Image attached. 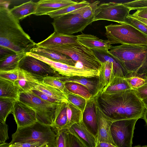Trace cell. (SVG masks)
I'll list each match as a JSON object with an SVG mask.
<instances>
[{"label":"cell","instance_id":"1","mask_svg":"<svg viewBox=\"0 0 147 147\" xmlns=\"http://www.w3.org/2000/svg\"><path fill=\"white\" fill-rule=\"evenodd\" d=\"M94 98L103 113L114 121L142 118L145 109L142 100L131 89L102 92Z\"/></svg>","mask_w":147,"mask_h":147},{"label":"cell","instance_id":"2","mask_svg":"<svg viewBox=\"0 0 147 147\" xmlns=\"http://www.w3.org/2000/svg\"><path fill=\"white\" fill-rule=\"evenodd\" d=\"M8 7L0 6V46L16 53L30 52L36 45Z\"/></svg>","mask_w":147,"mask_h":147},{"label":"cell","instance_id":"3","mask_svg":"<svg viewBox=\"0 0 147 147\" xmlns=\"http://www.w3.org/2000/svg\"><path fill=\"white\" fill-rule=\"evenodd\" d=\"M109 53L121 63L129 73L147 74V46L111 45Z\"/></svg>","mask_w":147,"mask_h":147},{"label":"cell","instance_id":"4","mask_svg":"<svg viewBox=\"0 0 147 147\" xmlns=\"http://www.w3.org/2000/svg\"><path fill=\"white\" fill-rule=\"evenodd\" d=\"M18 100L35 111L38 121L52 128L64 103L57 104L47 101L31 91L20 92Z\"/></svg>","mask_w":147,"mask_h":147},{"label":"cell","instance_id":"5","mask_svg":"<svg viewBox=\"0 0 147 147\" xmlns=\"http://www.w3.org/2000/svg\"><path fill=\"white\" fill-rule=\"evenodd\" d=\"M56 138L52 127L37 121L30 125L17 128L12 135L9 144L41 142L47 144L49 147H56Z\"/></svg>","mask_w":147,"mask_h":147},{"label":"cell","instance_id":"6","mask_svg":"<svg viewBox=\"0 0 147 147\" xmlns=\"http://www.w3.org/2000/svg\"><path fill=\"white\" fill-rule=\"evenodd\" d=\"M105 33L110 45L126 44L147 46V36L133 26L126 24L105 26Z\"/></svg>","mask_w":147,"mask_h":147},{"label":"cell","instance_id":"7","mask_svg":"<svg viewBox=\"0 0 147 147\" xmlns=\"http://www.w3.org/2000/svg\"><path fill=\"white\" fill-rule=\"evenodd\" d=\"M45 48L68 56L76 63H80L88 68L99 71L103 63L92 49L78 42L75 43Z\"/></svg>","mask_w":147,"mask_h":147},{"label":"cell","instance_id":"8","mask_svg":"<svg viewBox=\"0 0 147 147\" xmlns=\"http://www.w3.org/2000/svg\"><path fill=\"white\" fill-rule=\"evenodd\" d=\"M93 22V19L85 20L78 13H70L53 19L52 24L54 32L67 35L82 32Z\"/></svg>","mask_w":147,"mask_h":147},{"label":"cell","instance_id":"9","mask_svg":"<svg viewBox=\"0 0 147 147\" xmlns=\"http://www.w3.org/2000/svg\"><path fill=\"white\" fill-rule=\"evenodd\" d=\"M130 11L123 3H102L99 4L95 11L93 22L106 20L121 24L129 14Z\"/></svg>","mask_w":147,"mask_h":147},{"label":"cell","instance_id":"10","mask_svg":"<svg viewBox=\"0 0 147 147\" xmlns=\"http://www.w3.org/2000/svg\"><path fill=\"white\" fill-rule=\"evenodd\" d=\"M138 119L114 122L111 127L113 140L117 147H132L135 126Z\"/></svg>","mask_w":147,"mask_h":147},{"label":"cell","instance_id":"11","mask_svg":"<svg viewBox=\"0 0 147 147\" xmlns=\"http://www.w3.org/2000/svg\"><path fill=\"white\" fill-rule=\"evenodd\" d=\"M19 68L38 76L45 77L61 76L47 63L26 54L20 61Z\"/></svg>","mask_w":147,"mask_h":147},{"label":"cell","instance_id":"12","mask_svg":"<svg viewBox=\"0 0 147 147\" xmlns=\"http://www.w3.org/2000/svg\"><path fill=\"white\" fill-rule=\"evenodd\" d=\"M12 113L17 128L30 125L37 121L35 111L19 100L16 101Z\"/></svg>","mask_w":147,"mask_h":147},{"label":"cell","instance_id":"13","mask_svg":"<svg viewBox=\"0 0 147 147\" xmlns=\"http://www.w3.org/2000/svg\"><path fill=\"white\" fill-rule=\"evenodd\" d=\"M94 99L98 123L97 143L104 142L116 146L113 140L111 132V125L115 121L103 113Z\"/></svg>","mask_w":147,"mask_h":147},{"label":"cell","instance_id":"14","mask_svg":"<svg viewBox=\"0 0 147 147\" xmlns=\"http://www.w3.org/2000/svg\"><path fill=\"white\" fill-rule=\"evenodd\" d=\"M68 130L86 147H95L96 146V138L87 129L83 121L73 125Z\"/></svg>","mask_w":147,"mask_h":147},{"label":"cell","instance_id":"15","mask_svg":"<svg viewBox=\"0 0 147 147\" xmlns=\"http://www.w3.org/2000/svg\"><path fill=\"white\" fill-rule=\"evenodd\" d=\"M71 0H40L37 2L36 16L47 15L50 13L77 3Z\"/></svg>","mask_w":147,"mask_h":147},{"label":"cell","instance_id":"16","mask_svg":"<svg viewBox=\"0 0 147 147\" xmlns=\"http://www.w3.org/2000/svg\"><path fill=\"white\" fill-rule=\"evenodd\" d=\"M86 105L83 113L82 121L87 129L96 138L98 123L94 99L92 97L86 100Z\"/></svg>","mask_w":147,"mask_h":147},{"label":"cell","instance_id":"17","mask_svg":"<svg viewBox=\"0 0 147 147\" xmlns=\"http://www.w3.org/2000/svg\"><path fill=\"white\" fill-rule=\"evenodd\" d=\"M115 76L113 63L111 61L103 62L99 70L97 78L96 96L108 86Z\"/></svg>","mask_w":147,"mask_h":147},{"label":"cell","instance_id":"18","mask_svg":"<svg viewBox=\"0 0 147 147\" xmlns=\"http://www.w3.org/2000/svg\"><path fill=\"white\" fill-rule=\"evenodd\" d=\"M77 37L78 42L91 49L109 51L111 46L107 40L100 39L94 35L82 33Z\"/></svg>","mask_w":147,"mask_h":147},{"label":"cell","instance_id":"19","mask_svg":"<svg viewBox=\"0 0 147 147\" xmlns=\"http://www.w3.org/2000/svg\"><path fill=\"white\" fill-rule=\"evenodd\" d=\"M77 42V36L65 35L54 32L44 40L36 43V45L39 47L45 48Z\"/></svg>","mask_w":147,"mask_h":147},{"label":"cell","instance_id":"20","mask_svg":"<svg viewBox=\"0 0 147 147\" xmlns=\"http://www.w3.org/2000/svg\"><path fill=\"white\" fill-rule=\"evenodd\" d=\"M40 77L35 76L34 81L31 82L32 84L33 89L38 90L61 102L67 103L68 102L64 93L55 88L43 83L40 80Z\"/></svg>","mask_w":147,"mask_h":147},{"label":"cell","instance_id":"21","mask_svg":"<svg viewBox=\"0 0 147 147\" xmlns=\"http://www.w3.org/2000/svg\"><path fill=\"white\" fill-rule=\"evenodd\" d=\"M30 52L50 59L69 65L75 66L76 62L70 57L49 49L39 47L36 45Z\"/></svg>","mask_w":147,"mask_h":147},{"label":"cell","instance_id":"22","mask_svg":"<svg viewBox=\"0 0 147 147\" xmlns=\"http://www.w3.org/2000/svg\"><path fill=\"white\" fill-rule=\"evenodd\" d=\"M96 56L102 62L105 61L111 62L113 64L114 72L115 76L125 77L129 73L118 60L111 55L109 51L92 49Z\"/></svg>","mask_w":147,"mask_h":147},{"label":"cell","instance_id":"23","mask_svg":"<svg viewBox=\"0 0 147 147\" xmlns=\"http://www.w3.org/2000/svg\"><path fill=\"white\" fill-rule=\"evenodd\" d=\"M36 6L37 2L30 1L14 6L9 10L12 15L20 21L31 14L35 15Z\"/></svg>","mask_w":147,"mask_h":147},{"label":"cell","instance_id":"24","mask_svg":"<svg viewBox=\"0 0 147 147\" xmlns=\"http://www.w3.org/2000/svg\"><path fill=\"white\" fill-rule=\"evenodd\" d=\"M20 91L14 83L0 78V98H14L18 100Z\"/></svg>","mask_w":147,"mask_h":147},{"label":"cell","instance_id":"25","mask_svg":"<svg viewBox=\"0 0 147 147\" xmlns=\"http://www.w3.org/2000/svg\"><path fill=\"white\" fill-rule=\"evenodd\" d=\"M26 54L47 63L61 76H67L71 70V66L70 65L53 61L31 52L27 53Z\"/></svg>","mask_w":147,"mask_h":147},{"label":"cell","instance_id":"26","mask_svg":"<svg viewBox=\"0 0 147 147\" xmlns=\"http://www.w3.org/2000/svg\"><path fill=\"white\" fill-rule=\"evenodd\" d=\"M59 78L64 83L73 82L84 86L89 90L93 98H95L97 95V78L96 80H93L84 77H66L62 76Z\"/></svg>","mask_w":147,"mask_h":147},{"label":"cell","instance_id":"27","mask_svg":"<svg viewBox=\"0 0 147 147\" xmlns=\"http://www.w3.org/2000/svg\"><path fill=\"white\" fill-rule=\"evenodd\" d=\"M26 54L15 53L0 60V71H10L18 68L20 61Z\"/></svg>","mask_w":147,"mask_h":147},{"label":"cell","instance_id":"28","mask_svg":"<svg viewBox=\"0 0 147 147\" xmlns=\"http://www.w3.org/2000/svg\"><path fill=\"white\" fill-rule=\"evenodd\" d=\"M130 89V87L125 77L115 76L101 93H113Z\"/></svg>","mask_w":147,"mask_h":147},{"label":"cell","instance_id":"29","mask_svg":"<svg viewBox=\"0 0 147 147\" xmlns=\"http://www.w3.org/2000/svg\"><path fill=\"white\" fill-rule=\"evenodd\" d=\"M67 117V129L75 124L82 121L83 113L78 107L68 101L66 103Z\"/></svg>","mask_w":147,"mask_h":147},{"label":"cell","instance_id":"30","mask_svg":"<svg viewBox=\"0 0 147 147\" xmlns=\"http://www.w3.org/2000/svg\"><path fill=\"white\" fill-rule=\"evenodd\" d=\"M17 100L14 98H0V123H5L7 117L12 112Z\"/></svg>","mask_w":147,"mask_h":147},{"label":"cell","instance_id":"31","mask_svg":"<svg viewBox=\"0 0 147 147\" xmlns=\"http://www.w3.org/2000/svg\"><path fill=\"white\" fill-rule=\"evenodd\" d=\"M65 84L67 90L71 93L80 96L86 100L92 97L89 90L83 85L71 82H65Z\"/></svg>","mask_w":147,"mask_h":147},{"label":"cell","instance_id":"32","mask_svg":"<svg viewBox=\"0 0 147 147\" xmlns=\"http://www.w3.org/2000/svg\"><path fill=\"white\" fill-rule=\"evenodd\" d=\"M90 3L86 1L82 0L75 4L71 5L48 13L47 15L52 18H55L69 14L75 11L88 5Z\"/></svg>","mask_w":147,"mask_h":147},{"label":"cell","instance_id":"33","mask_svg":"<svg viewBox=\"0 0 147 147\" xmlns=\"http://www.w3.org/2000/svg\"><path fill=\"white\" fill-rule=\"evenodd\" d=\"M147 74H140L135 72L129 74L125 78L131 90H136L142 86L146 82Z\"/></svg>","mask_w":147,"mask_h":147},{"label":"cell","instance_id":"34","mask_svg":"<svg viewBox=\"0 0 147 147\" xmlns=\"http://www.w3.org/2000/svg\"><path fill=\"white\" fill-rule=\"evenodd\" d=\"M66 103H63L53 128L56 133L59 130L67 129V117Z\"/></svg>","mask_w":147,"mask_h":147},{"label":"cell","instance_id":"35","mask_svg":"<svg viewBox=\"0 0 147 147\" xmlns=\"http://www.w3.org/2000/svg\"><path fill=\"white\" fill-rule=\"evenodd\" d=\"M100 2L99 1H96L70 13L79 14L85 20L93 19L95 11L99 5Z\"/></svg>","mask_w":147,"mask_h":147},{"label":"cell","instance_id":"36","mask_svg":"<svg viewBox=\"0 0 147 147\" xmlns=\"http://www.w3.org/2000/svg\"><path fill=\"white\" fill-rule=\"evenodd\" d=\"M40 80L43 83L55 88L65 94L69 92L65 88V83L60 79L59 77H40Z\"/></svg>","mask_w":147,"mask_h":147},{"label":"cell","instance_id":"37","mask_svg":"<svg viewBox=\"0 0 147 147\" xmlns=\"http://www.w3.org/2000/svg\"><path fill=\"white\" fill-rule=\"evenodd\" d=\"M19 80L14 82L19 88L20 92H26L33 89L32 83L28 81L25 77L24 71L20 68Z\"/></svg>","mask_w":147,"mask_h":147},{"label":"cell","instance_id":"38","mask_svg":"<svg viewBox=\"0 0 147 147\" xmlns=\"http://www.w3.org/2000/svg\"><path fill=\"white\" fill-rule=\"evenodd\" d=\"M65 94L68 101L79 108L83 113L86 105V100L80 96L69 92Z\"/></svg>","mask_w":147,"mask_h":147},{"label":"cell","instance_id":"39","mask_svg":"<svg viewBox=\"0 0 147 147\" xmlns=\"http://www.w3.org/2000/svg\"><path fill=\"white\" fill-rule=\"evenodd\" d=\"M122 23L130 25L147 36V26L140 21L131 16L129 15Z\"/></svg>","mask_w":147,"mask_h":147},{"label":"cell","instance_id":"40","mask_svg":"<svg viewBox=\"0 0 147 147\" xmlns=\"http://www.w3.org/2000/svg\"><path fill=\"white\" fill-rule=\"evenodd\" d=\"M19 68L8 71H0V78L4 79L14 83L19 80Z\"/></svg>","mask_w":147,"mask_h":147},{"label":"cell","instance_id":"41","mask_svg":"<svg viewBox=\"0 0 147 147\" xmlns=\"http://www.w3.org/2000/svg\"><path fill=\"white\" fill-rule=\"evenodd\" d=\"M68 129L60 130L56 133V147H67V135Z\"/></svg>","mask_w":147,"mask_h":147},{"label":"cell","instance_id":"42","mask_svg":"<svg viewBox=\"0 0 147 147\" xmlns=\"http://www.w3.org/2000/svg\"><path fill=\"white\" fill-rule=\"evenodd\" d=\"M123 3L130 11L147 9V0H136Z\"/></svg>","mask_w":147,"mask_h":147},{"label":"cell","instance_id":"43","mask_svg":"<svg viewBox=\"0 0 147 147\" xmlns=\"http://www.w3.org/2000/svg\"><path fill=\"white\" fill-rule=\"evenodd\" d=\"M67 147H86L74 136L67 130Z\"/></svg>","mask_w":147,"mask_h":147},{"label":"cell","instance_id":"44","mask_svg":"<svg viewBox=\"0 0 147 147\" xmlns=\"http://www.w3.org/2000/svg\"><path fill=\"white\" fill-rule=\"evenodd\" d=\"M9 147H49L47 144L41 142L29 143H15L10 145Z\"/></svg>","mask_w":147,"mask_h":147},{"label":"cell","instance_id":"45","mask_svg":"<svg viewBox=\"0 0 147 147\" xmlns=\"http://www.w3.org/2000/svg\"><path fill=\"white\" fill-rule=\"evenodd\" d=\"M8 126L6 123H0V144L5 142L9 139Z\"/></svg>","mask_w":147,"mask_h":147},{"label":"cell","instance_id":"46","mask_svg":"<svg viewBox=\"0 0 147 147\" xmlns=\"http://www.w3.org/2000/svg\"><path fill=\"white\" fill-rule=\"evenodd\" d=\"M32 92L35 94L42 99L47 101L55 104H60L63 103L60 101L41 92L38 90L33 89L31 90Z\"/></svg>","mask_w":147,"mask_h":147},{"label":"cell","instance_id":"47","mask_svg":"<svg viewBox=\"0 0 147 147\" xmlns=\"http://www.w3.org/2000/svg\"><path fill=\"white\" fill-rule=\"evenodd\" d=\"M133 90L141 100H142L147 98V76L146 78V83L140 87Z\"/></svg>","mask_w":147,"mask_h":147},{"label":"cell","instance_id":"48","mask_svg":"<svg viewBox=\"0 0 147 147\" xmlns=\"http://www.w3.org/2000/svg\"><path fill=\"white\" fill-rule=\"evenodd\" d=\"M15 53V52L8 49L0 46V60Z\"/></svg>","mask_w":147,"mask_h":147},{"label":"cell","instance_id":"49","mask_svg":"<svg viewBox=\"0 0 147 147\" xmlns=\"http://www.w3.org/2000/svg\"><path fill=\"white\" fill-rule=\"evenodd\" d=\"M133 16L147 19V9H141L132 14Z\"/></svg>","mask_w":147,"mask_h":147},{"label":"cell","instance_id":"50","mask_svg":"<svg viewBox=\"0 0 147 147\" xmlns=\"http://www.w3.org/2000/svg\"><path fill=\"white\" fill-rule=\"evenodd\" d=\"M95 147H117L116 146L109 143L101 142L97 143Z\"/></svg>","mask_w":147,"mask_h":147},{"label":"cell","instance_id":"51","mask_svg":"<svg viewBox=\"0 0 147 147\" xmlns=\"http://www.w3.org/2000/svg\"><path fill=\"white\" fill-rule=\"evenodd\" d=\"M129 15L131 16L140 21L141 22L144 24H145L147 26V19L143 18H142L137 16H133L132 14H129Z\"/></svg>","mask_w":147,"mask_h":147},{"label":"cell","instance_id":"52","mask_svg":"<svg viewBox=\"0 0 147 147\" xmlns=\"http://www.w3.org/2000/svg\"><path fill=\"white\" fill-rule=\"evenodd\" d=\"M142 118L147 125V109H145L144 113Z\"/></svg>","mask_w":147,"mask_h":147},{"label":"cell","instance_id":"53","mask_svg":"<svg viewBox=\"0 0 147 147\" xmlns=\"http://www.w3.org/2000/svg\"><path fill=\"white\" fill-rule=\"evenodd\" d=\"M145 109H147V98L142 100Z\"/></svg>","mask_w":147,"mask_h":147},{"label":"cell","instance_id":"54","mask_svg":"<svg viewBox=\"0 0 147 147\" xmlns=\"http://www.w3.org/2000/svg\"><path fill=\"white\" fill-rule=\"evenodd\" d=\"M10 144L5 142V143L0 144V147H9Z\"/></svg>","mask_w":147,"mask_h":147},{"label":"cell","instance_id":"55","mask_svg":"<svg viewBox=\"0 0 147 147\" xmlns=\"http://www.w3.org/2000/svg\"><path fill=\"white\" fill-rule=\"evenodd\" d=\"M134 147H147V145H144L143 146H141L140 145H138L137 146H135Z\"/></svg>","mask_w":147,"mask_h":147}]
</instances>
